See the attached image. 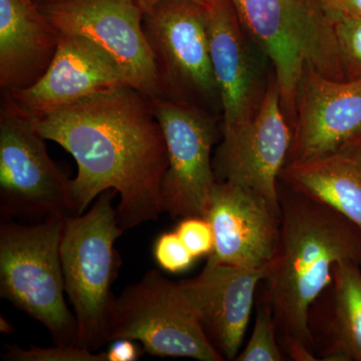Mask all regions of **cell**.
<instances>
[{
	"label": "cell",
	"instance_id": "obj_1",
	"mask_svg": "<svg viewBox=\"0 0 361 361\" xmlns=\"http://www.w3.org/2000/svg\"><path fill=\"white\" fill-rule=\"evenodd\" d=\"M32 118L45 140L77 161L71 180L75 215L103 192L115 190L123 231L158 220L168 152L151 97L123 87Z\"/></svg>",
	"mask_w": 361,
	"mask_h": 361
},
{
	"label": "cell",
	"instance_id": "obj_2",
	"mask_svg": "<svg viewBox=\"0 0 361 361\" xmlns=\"http://www.w3.org/2000/svg\"><path fill=\"white\" fill-rule=\"evenodd\" d=\"M286 189L279 188V244L262 301L272 311L279 344L300 341L314 349L311 305L331 282L336 263L361 266V230L330 207Z\"/></svg>",
	"mask_w": 361,
	"mask_h": 361
},
{
	"label": "cell",
	"instance_id": "obj_3",
	"mask_svg": "<svg viewBox=\"0 0 361 361\" xmlns=\"http://www.w3.org/2000/svg\"><path fill=\"white\" fill-rule=\"evenodd\" d=\"M240 23L274 66L280 99L289 123L308 70L345 80L334 23L320 0H231Z\"/></svg>",
	"mask_w": 361,
	"mask_h": 361
},
{
	"label": "cell",
	"instance_id": "obj_4",
	"mask_svg": "<svg viewBox=\"0 0 361 361\" xmlns=\"http://www.w3.org/2000/svg\"><path fill=\"white\" fill-rule=\"evenodd\" d=\"M116 194L106 190L89 212L66 218L61 241L66 292L78 323V346L94 353L108 343L116 300L111 286L122 264L115 249L125 232L113 206Z\"/></svg>",
	"mask_w": 361,
	"mask_h": 361
},
{
	"label": "cell",
	"instance_id": "obj_5",
	"mask_svg": "<svg viewBox=\"0 0 361 361\" xmlns=\"http://www.w3.org/2000/svg\"><path fill=\"white\" fill-rule=\"evenodd\" d=\"M66 218L0 226V295L42 323L54 344L78 346V323L65 300L61 241Z\"/></svg>",
	"mask_w": 361,
	"mask_h": 361
},
{
	"label": "cell",
	"instance_id": "obj_6",
	"mask_svg": "<svg viewBox=\"0 0 361 361\" xmlns=\"http://www.w3.org/2000/svg\"><path fill=\"white\" fill-rule=\"evenodd\" d=\"M32 116L2 92L0 106V214L45 220L75 216L71 180L47 154Z\"/></svg>",
	"mask_w": 361,
	"mask_h": 361
},
{
	"label": "cell",
	"instance_id": "obj_7",
	"mask_svg": "<svg viewBox=\"0 0 361 361\" xmlns=\"http://www.w3.org/2000/svg\"><path fill=\"white\" fill-rule=\"evenodd\" d=\"M118 338L139 341L145 353L159 357L225 360L207 336L178 282L170 281L157 269L116 297L108 342Z\"/></svg>",
	"mask_w": 361,
	"mask_h": 361
},
{
	"label": "cell",
	"instance_id": "obj_8",
	"mask_svg": "<svg viewBox=\"0 0 361 361\" xmlns=\"http://www.w3.org/2000/svg\"><path fill=\"white\" fill-rule=\"evenodd\" d=\"M142 26L163 97L209 113L221 106L206 6L191 0H164L144 14Z\"/></svg>",
	"mask_w": 361,
	"mask_h": 361
},
{
	"label": "cell",
	"instance_id": "obj_9",
	"mask_svg": "<svg viewBox=\"0 0 361 361\" xmlns=\"http://www.w3.org/2000/svg\"><path fill=\"white\" fill-rule=\"evenodd\" d=\"M39 7L59 33L82 35L108 52L130 87L163 97L137 0H52Z\"/></svg>",
	"mask_w": 361,
	"mask_h": 361
},
{
	"label": "cell",
	"instance_id": "obj_10",
	"mask_svg": "<svg viewBox=\"0 0 361 361\" xmlns=\"http://www.w3.org/2000/svg\"><path fill=\"white\" fill-rule=\"evenodd\" d=\"M153 99L168 152L161 183L164 212L173 218L204 217L216 176L211 159L217 137L212 114L166 97Z\"/></svg>",
	"mask_w": 361,
	"mask_h": 361
},
{
	"label": "cell",
	"instance_id": "obj_11",
	"mask_svg": "<svg viewBox=\"0 0 361 361\" xmlns=\"http://www.w3.org/2000/svg\"><path fill=\"white\" fill-rule=\"evenodd\" d=\"M292 135L274 80L254 118L223 132L222 144L213 161L216 180L251 190L281 211L278 180L288 160Z\"/></svg>",
	"mask_w": 361,
	"mask_h": 361
},
{
	"label": "cell",
	"instance_id": "obj_12",
	"mask_svg": "<svg viewBox=\"0 0 361 361\" xmlns=\"http://www.w3.org/2000/svg\"><path fill=\"white\" fill-rule=\"evenodd\" d=\"M204 218L214 233L213 262L262 269L276 256L281 211L262 196L226 180H217Z\"/></svg>",
	"mask_w": 361,
	"mask_h": 361
},
{
	"label": "cell",
	"instance_id": "obj_13",
	"mask_svg": "<svg viewBox=\"0 0 361 361\" xmlns=\"http://www.w3.org/2000/svg\"><path fill=\"white\" fill-rule=\"evenodd\" d=\"M123 87L129 80L108 52L82 35L59 33L44 75L27 89L4 92L26 115L39 116Z\"/></svg>",
	"mask_w": 361,
	"mask_h": 361
},
{
	"label": "cell",
	"instance_id": "obj_14",
	"mask_svg": "<svg viewBox=\"0 0 361 361\" xmlns=\"http://www.w3.org/2000/svg\"><path fill=\"white\" fill-rule=\"evenodd\" d=\"M292 130L287 164L329 155L353 142L361 134V80L306 71Z\"/></svg>",
	"mask_w": 361,
	"mask_h": 361
},
{
	"label": "cell",
	"instance_id": "obj_15",
	"mask_svg": "<svg viewBox=\"0 0 361 361\" xmlns=\"http://www.w3.org/2000/svg\"><path fill=\"white\" fill-rule=\"evenodd\" d=\"M270 268L247 269L208 259L198 276L178 282L207 336L226 360L239 355L256 291Z\"/></svg>",
	"mask_w": 361,
	"mask_h": 361
},
{
	"label": "cell",
	"instance_id": "obj_16",
	"mask_svg": "<svg viewBox=\"0 0 361 361\" xmlns=\"http://www.w3.org/2000/svg\"><path fill=\"white\" fill-rule=\"evenodd\" d=\"M206 9L211 63L219 90L223 132H227L251 121L264 94L258 89L243 26L231 0H215Z\"/></svg>",
	"mask_w": 361,
	"mask_h": 361
},
{
	"label": "cell",
	"instance_id": "obj_17",
	"mask_svg": "<svg viewBox=\"0 0 361 361\" xmlns=\"http://www.w3.org/2000/svg\"><path fill=\"white\" fill-rule=\"evenodd\" d=\"M59 32L35 0H0V87H32L47 71Z\"/></svg>",
	"mask_w": 361,
	"mask_h": 361
},
{
	"label": "cell",
	"instance_id": "obj_18",
	"mask_svg": "<svg viewBox=\"0 0 361 361\" xmlns=\"http://www.w3.org/2000/svg\"><path fill=\"white\" fill-rule=\"evenodd\" d=\"M311 305L308 330L319 360L361 361V266L338 262Z\"/></svg>",
	"mask_w": 361,
	"mask_h": 361
},
{
	"label": "cell",
	"instance_id": "obj_19",
	"mask_svg": "<svg viewBox=\"0 0 361 361\" xmlns=\"http://www.w3.org/2000/svg\"><path fill=\"white\" fill-rule=\"evenodd\" d=\"M280 180L341 213L361 230V151L355 141L329 155L287 164Z\"/></svg>",
	"mask_w": 361,
	"mask_h": 361
},
{
	"label": "cell",
	"instance_id": "obj_20",
	"mask_svg": "<svg viewBox=\"0 0 361 361\" xmlns=\"http://www.w3.org/2000/svg\"><path fill=\"white\" fill-rule=\"evenodd\" d=\"M283 351L278 341L276 323L269 306L259 301L253 331L237 361H282Z\"/></svg>",
	"mask_w": 361,
	"mask_h": 361
},
{
	"label": "cell",
	"instance_id": "obj_21",
	"mask_svg": "<svg viewBox=\"0 0 361 361\" xmlns=\"http://www.w3.org/2000/svg\"><path fill=\"white\" fill-rule=\"evenodd\" d=\"M334 28L345 80H361V18L337 21Z\"/></svg>",
	"mask_w": 361,
	"mask_h": 361
},
{
	"label": "cell",
	"instance_id": "obj_22",
	"mask_svg": "<svg viewBox=\"0 0 361 361\" xmlns=\"http://www.w3.org/2000/svg\"><path fill=\"white\" fill-rule=\"evenodd\" d=\"M2 356L4 360L11 361H108L106 353H97L78 346L56 344L49 348L32 345L28 349H23L8 346Z\"/></svg>",
	"mask_w": 361,
	"mask_h": 361
},
{
	"label": "cell",
	"instance_id": "obj_23",
	"mask_svg": "<svg viewBox=\"0 0 361 361\" xmlns=\"http://www.w3.org/2000/svg\"><path fill=\"white\" fill-rule=\"evenodd\" d=\"M154 256L161 269L170 273L184 272L197 259L176 231L159 236L154 246Z\"/></svg>",
	"mask_w": 361,
	"mask_h": 361
},
{
	"label": "cell",
	"instance_id": "obj_24",
	"mask_svg": "<svg viewBox=\"0 0 361 361\" xmlns=\"http://www.w3.org/2000/svg\"><path fill=\"white\" fill-rule=\"evenodd\" d=\"M176 232L196 258L213 253L214 233L210 223L204 217L183 218Z\"/></svg>",
	"mask_w": 361,
	"mask_h": 361
},
{
	"label": "cell",
	"instance_id": "obj_25",
	"mask_svg": "<svg viewBox=\"0 0 361 361\" xmlns=\"http://www.w3.org/2000/svg\"><path fill=\"white\" fill-rule=\"evenodd\" d=\"M330 20L361 18V0H320Z\"/></svg>",
	"mask_w": 361,
	"mask_h": 361
},
{
	"label": "cell",
	"instance_id": "obj_26",
	"mask_svg": "<svg viewBox=\"0 0 361 361\" xmlns=\"http://www.w3.org/2000/svg\"><path fill=\"white\" fill-rule=\"evenodd\" d=\"M142 351L144 349L142 350L134 341L127 338L116 339L106 353V360L135 361L141 357Z\"/></svg>",
	"mask_w": 361,
	"mask_h": 361
},
{
	"label": "cell",
	"instance_id": "obj_27",
	"mask_svg": "<svg viewBox=\"0 0 361 361\" xmlns=\"http://www.w3.org/2000/svg\"><path fill=\"white\" fill-rule=\"evenodd\" d=\"M161 1H164V0H137L144 14L149 13L156 4H158L159 2ZM191 1L197 2V4H200L202 6H208V4H212L215 0H191Z\"/></svg>",
	"mask_w": 361,
	"mask_h": 361
},
{
	"label": "cell",
	"instance_id": "obj_28",
	"mask_svg": "<svg viewBox=\"0 0 361 361\" xmlns=\"http://www.w3.org/2000/svg\"><path fill=\"white\" fill-rule=\"evenodd\" d=\"M1 330L2 331L6 332V334H9V332H11V330H13L11 324L7 323L6 319L4 320V318H1Z\"/></svg>",
	"mask_w": 361,
	"mask_h": 361
},
{
	"label": "cell",
	"instance_id": "obj_29",
	"mask_svg": "<svg viewBox=\"0 0 361 361\" xmlns=\"http://www.w3.org/2000/svg\"><path fill=\"white\" fill-rule=\"evenodd\" d=\"M353 141L355 142V144L357 145L358 148H360L361 151V134L358 135L356 139L353 140Z\"/></svg>",
	"mask_w": 361,
	"mask_h": 361
},
{
	"label": "cell",
	"instance_id": "obj_30",
	"mask_svg": "<svg viewBox=\"0 0 361 361\" xmlns=\"http://www.w3.org/2000/svg\"><path fill=\"white\" fill-rule=\"evenodd\" d=\"M35 1L40 6V4H47V2L52 1V0H35Z\"/></svg>",
	"mask_w": 361,
	"mask_h": 361
}]
</instances>
